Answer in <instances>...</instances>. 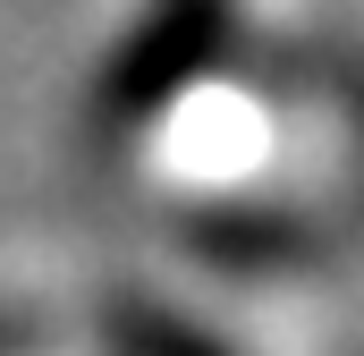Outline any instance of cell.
I'll return each instance as SVG.
<instances>
[{
  "mask_svg": "<svg viewBox=\"0 0 364 356\" xmlns=\"http://www.w3.org/2000/svg\"><path fill=\"white\" fill-rule=\"evenodd\" d=\"M212 26H220V0H161V26L127 51V68L102 85V127H127V119H144L161 93L178 85L186 68L203 60V43H212Z\"/></svg>",
  "mask_w": 364,
  "mask_h": 356,
  "instance_id": "obj_1",
  "label": "cell"
},
{
  "mask_svg": "<svg viewBox=\"0 0 364 356\" xmlns=\"http://www.w3.org/2000/svg\"><path fill=\"white\" fill-rule=\"evenodd\" d=\"M17 340H26V331H9V323H0V348H17Z\"/></svg>",
  "mask_w": 364,
  "mask_h": 356,
  "instance_id": "obj_2",
  "label": "cell"
}]
</instances>
